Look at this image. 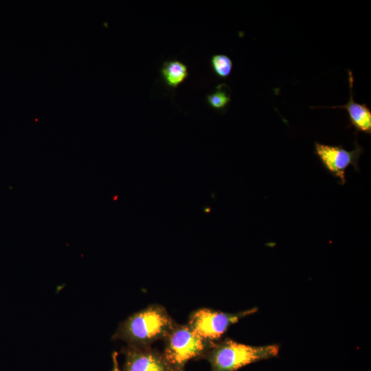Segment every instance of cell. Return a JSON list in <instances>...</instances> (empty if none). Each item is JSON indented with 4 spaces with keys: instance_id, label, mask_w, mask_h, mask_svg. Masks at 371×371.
I'll return each mask as SVG.
<instances>
[{
    "instance_id": "obj_5",
    "label": "cell",
    "mask_w": 371,
    "mask_h": 371,
    "mask_svg": "<svg viewBox=\"0 0 371 371\" xmlns=\"http://www.w3.org/2000/svg\"><path fill=\"white\" fill-rule=\"evenodd\" d=\"M314 154L319 159L323 168L332 176L338 179L340 185L346 183V170L352 166L356 171H359V159L363 148L356 139L355 148L346 150L342 145L333 146L315 142Z\"/></svg>"
},
{
    "instance_id": "obj_1",
    "label": "cell",
    "mask_w": 371,
    "mask_h": 371,
    "mask_svg": "<svg viewBox=\"0 0 371 371\" xmlns=\"http://www.w3.org/2000/svg\"><path fill=\"white\" fill-rule=\"evenodd\" d=\"M175 323L165 307L151 304L129 316L120 324L114 337L128 346H150L157 340H164Z\"/></svg>"
},
{
    "instance_id": "obj_4",
    "label": "cell",
    "mask_w": 371,
    "mask_h": 371,
    "mask_svg": "<svg viewBox=\"0 0 371 371\" xmlns=\"http://www.w3.org/2000/svg\"><path fill=\"white\" fill-rule=\"evenodd\" d=\"M257 311V308H251L231 313L210 308H199L190 315L188 324L203 339L216 342L221 339L231 326Z\"/></svg>"
},
{
    "instance_id": "obj_7",
    "label": "cell",
    "mask_w": 371,
    "mask_h": 371,
    "mask_svg": "<svg viewBox=\"0 0 371 371\" xmlns=\"http://www.w3.org/2000/svg\"><path fill=\"white\" fill-rule=\"evenodd\" d=\"M350 98L348 102L344 105L330 107L329 109H343L348 111L349 124L348 127H352L355 130V135L359 132L371 134V110L366 104L357 103L353 97V74L348 70Z\"/></svg>"
},
{
    "instance_id": "obj_6",
    "label": "cell",
    "mask_w": 371,
    "mask_h": 371,
    "mask_svg": "<svg viewBox=\"0 0 371 371\" xmlns=\"http://www.w3.org/2000/svg\"><path fill=\"white\" fill-rule=\"evenodd\" d=\"M123 371H185L171 365L160 352L151 346H128L124 350Z\"/></svg>"
},
{
    "instance_id": "obj_2",
    "label": "cell",
    "mask_w": 371,
    "mask_h": 371,
    "mask_svg": "<svg viewBox=\"0 0 371 371\" xmlns=\"http://www.w3.org/2000/svg\"><path fill=\"white\" fill-rule=\"evenodd\" d=\"M279 351L278 344L251 346L225 338L214 342L202 359L210 363V371H238L247 365L274 358Z\"/></svg>"
},
{
    "instance_id": "obj_9",
    "label": "cell",
    "mask_w": 371,
    "mask_h": 371,
    "mask_svg": "<svg viewBox=\"0 0 371 371\" xmlns=\"http://www.w3.org/2000/svg\"><path fill=\"white\" fill-rule=\"evenodd\" d=\"M211 64L214 73L221 78H227L232 72L233 63L225 54H215L211 58Z\"/></svg>"
},
{
    "instance_id": "obj_3",
    "label": "cell",
    "mask_w": 371,
    "mask_h": 371,
    "mask_svg": "<svg viewBox=\"0 0 371 371\" xmlns=\"http://www.w3.org/2000/svg\"><path fill=\"white\" fill-rule=\"evenodd\" d=\"M164 341L165 358L181 370H184L185 365L190 360L202 359L214 343L201 338L188 324L181 325L176 322Z\"/></svg>"
},
{
    "instance_id": "obj_10",
    "label": "cell",
    "mask_w": 371,
    "mask_h": 371,
    "mask_svg": "<svg viewBox=\"0 0 371 371\" xmlns=\"http://www.w3.org/2000/svg\"><path fill=\"white\" fill-rule=\"evenodd\" d=\"M207 102L211 107L214 109H223L230 102L229 94L224 89H221V85L212 93L207 96Z\"/></svg>"
},
{
    "instance_id": "obj_11",
    "label": "cell",
    "mask_w": 371,
    "mask_h": 371,
    "mask_svg": "<svg viewBox=\"0 0 371 371\" xmlns=\"http://www.w3.org/2000/svg\"><path fill=\"white\" fill-rule=\"evenodd\" d=\"M117 357V352H113V356H112V358H113V370H112V371H121L120 370V368H119Z\"/></svg>"
},
{
    "instance_id": "obj_8",
    "label": "cell",
    "mask_w": 371,
    "mask_h": 371,
    "mask_svg": "<svg viewBox=\"0 0 371 371\" xmlns=\"http://www.w3.org/2000/svg\"><path fill=\"white\" fill-rule=\"evenodd\" d=\"M161 74L168 86L177 87L187 78L188 69L186 65L180 61H168L163 65Z\"/></svg>"
}]
</instances>
